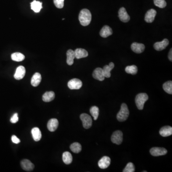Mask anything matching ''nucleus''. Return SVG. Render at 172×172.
I'll list each match as a JSON object with an SVG mask.
<instances>
[{
  "label": "nucleus",
  "mask_w": 172,
  "mask_h": 172,
  "mask_svg": "<svg viewBox=\"0 0 172 172\" xmlns=\"http://www.w3.org/2000/svg\"><path fill=\"white\" fill-rule=\"evenodd\" d=\"M81 120L82 122L83 126L84 128L88 129L91 127L92 124V120L91 117L89 115L86 113H82L80 116Z\"/></svg>",
  "instance_id": "obj_4"
},
{
  "label": "nucleus",
  "mask_w": 172,
  "mask_h": 172,
  "mask_svg": "<svg viewBox=\"0 0 172 172\" xmlns=\"http://www.w3.org/2000/svg\"><path fill=\"white\" fill-rule=\"evenodd\" d=\"M131 49L132 51L137 54H140L144 51L145 49V45L141 43H132L131 45Z\"/></svg>",
  "instance_id": "obj_14"
},
{
  "label": "nucleus",
  "mask_w": 172,
  "mask_h": 172,
  "mask_svg": "<svg viewBox=\"0 0 172 172\" xmlns=\"http://www.w3.org/2000/svg\"><path fill=\"white\" fill-rule=\"evenodd\" d=\"M169 42L167 39H164L161 42H156L154 44V48L157 51H162L166 49L169 45Z\"/></svg>",
  "instance_id": "obj_11"
},
{
  "label": "nucleus",
  "mask_w": 172,
  "mask_h": 172,
  "mask_svg": "<svg viewBox=\"0 0 172 172\" xmlns=\"http://www.w3.org/2000/svg\"><path fill=\"white\" fill-rule=\"evenodd\" d=\"M135 171V167L134 164L132 163H127L124 170V172H134Z\"/></svg>",
  "instance_id": "obj_33"
},
{
  "label": "nucleus",
  "mask_w": 172,
  "mask_h": 172,
  "mask_svg": "<svg viewBox=\"0 0 172 172\" xmlns=\"http://www.w3.org/2000/svg\"><path fill=\"white\" fill-rule=\"evenodd\" d=\"M12 141L13 143H16V144H18L21 142L20 139L18 138L16 135H13L12 136Z\"/></svg>",
  "instance_id": "obj_36"
},
{
  "label": "nucleus",
  "mask_w": 172,
  "mask_h": 172,
  "mask_svg": "<svg viewBox=\"0 0 172 172\" xmlns=\"http://www.w3.org/2000/svg\"><path fill=\"white\" fill-rule=\"evenodd\" d=\"M31 8L35 13L39 12L42 8V2L34 0L31 2Z\"/></svg>",
  "instance_id": "obj_25"
},
{
  "label": "nucleus",
  "mask_w": 172,
  "mask_h": 172,
  "mask_svg": "<svg viewBox=\"0 0 172 172\" xmlns=\"http://www.w3.org/2000/svg\"><path fill=\"white\" fill-rule=\"evenodd\" d=\"M71 150L74 153H78L81 152L82 150V147L81 144L78 142H74L70 146Z\"/></svg>",
  "instance_id": "obj_28"
},
{
  "label": "nucleus",
  "mask_w": 172,
  "mask_h": 172,
  "mask_svg": "<svg viewBox=\"0 0 172 172\" xmlns=\"http://www.w3.org/2000/svg\"><path fill=\"white\" fill-rule=\"evenodd\" d=\"M31 132H32L33 138L35 142L39 141L41 140L42 134H41V131L38 128L35 127V128H33L31 131Z\"/></svg>",
  "instance_id": "obj_22"
},
{
  "label": "nucleus",
  "mask_w": 172,
  "mask_h": 172,
  "mask_svg": "<svg viewBox=\"0 0 172 172\" xmlns=\"http://www.w3.org/2000/svg\"><path fill=\"white\" fill-rule=\"evenodd\" d=\"M119 17L120 21L124 23H127L130 20V17L128 15L126 9L121 7L119 11Z\"/></svg>",
  "instance_id": "obj_9"
},
{
  "label": "nucleus",
  "mask_w": 172,
  "mask_h": 172,
  "mask_svg": "<svg viewBox=\"0 0 172 172\" xmlns=\"http://www.w3.org/2000/svg\"><path fill=\"white\" fill-rule=\"evenodd\" d=\"M110 158L108 156H103L98 162V166L101 169H106L109 167L110 164Z\"/></svg>",
  "instance_id": "obj_12"
},
{
  "label": "nucleus",
  "mask_w": 172,
  "mask_h": 172,
  "mask_svg": "<svg viewBox=\"0 0 172 172\" xmlns=\"http://www.w3.org/2000/svg\"><path fill=\"white\" fill-rule=\"evenodd\" d=\"M26 72V69L24 66H18L16 70V73L14 74V78L16 80H22L24 77Z\"/></svg>",
  "instance_id": "obj_10"
},
{
  "label": "nucleus",
  "mask_w": 172,
  "mask_h": 172,
  "mask_svg": "<svg viewBox=\"0 0 172 172\" xmlns=\"http://www.w3.org/2000/svg\"><path fill=\"white\" fill-rule=\"evenodd\" d=\"M21 165L23 169L27 172L33 171L34 168V164L27 159H24L21 161Z\"/></svg>",
  "instance_id": "obj_8"
},
{
  "label": "nucleus",
  "mask_w": 172,
  "mask_h": 172,
  "mask_svg": "<svg viewBox=\"0 0 172 172\" xmlns=\"http://www.w3.org/2000/svg\"><path fill=\"white\" fill-rule=\"evenodd\" d=\"M90 113L95 120H97L99 115V109L97 106H92L90 109Z\"/></svg>",
  "instance_id": "obj_29"
},
{
  "label": "nucleus",
  "mask_w": 172,
  "mask_h": 172,
  "mask_svg": "<svg viewBox=\"0 0 172 172\" xmlns=\"http://www.w3.org/2000/svg\"><path fill=\"white\" fill-rule=\"evenodd\" d=\"M113 32L112 28L108 26H104L100 31V35L104 38L109 37L113 34Z\"/></svg>",
  "instance_id": "obj_17"
},
{
  "label": "nucleus",
  "mask_w": 172,
  "mask_h": 172,
  "mask_svg": "<svg viewBox=\"0 0 172 172\" xmlns=\"http://www.w3.org/2000/svg\"><path fill=\"white\" fill-rule=\"evenodd\" d=\"M172 48L170 49V51H169V55H168V58H169V59L171 61H172Z\"/></svg>",
  "instance_id": "obj_37"
},
{
  "label": "nucleus",
  "mask_w": 172,
  "mask_h": 172,
  "mask_svg": "<svg viewBox=\"0 0 172 172\" xmlns=\"http://www.w3.org/2000/svg\"><path fill=\"white\" fill-rule=\"evenodd\" d=\"M129 115V110L128 106L125 103L121 104L120 110L117 115V118L119 121H124L128 119Z\"/></svg>",
  "instance_id": "obj_2"
},
{
  "label": "nucleus",
  "mask_w": 172,
  "mask_h": 172,
  "mask_svg": "<svg viewBox=\"0 0 172 172\" xmlns=\"http://www.w3.org/2000/svg\"><path fill=\"white\" fill-rule=\"evenodd\" d=\"M74 52L75 54V58L77 59H81L88 56V52L84 49L77 48L75 50Z\"/></svg>",
  "instance_id": "obj_20"
},
{
  "label": "nucleus",
  "mask_w": 172,
  "mask_h": 172,
  "mask_svg": "<svg viewBox=\"0 0 172 172\" xmlns=\"http://www.w3.org/2000/svg\"><path fill=\"white\" fill-rule=\"evenodd\" d=\"M67 86L70 89H79L82 86V82L79 79L73 78L69 81Z\"/></svg>",
  "instance_id": "obj_6"
},
{
  "label": "nucleus",
  "mask_w": 172,
  "mask_h": 172,
  "mask_svg": "<svg viewBox=\"0 0 172 172\" xmlns=\"http://www.w3.org/2000/svg\"><path fill=\"white\" fill-rule=\"evenodd\" d=\"M164 91L168 94H172V81H168L166 82L163 86Z\"/></svg>",
  "instance_id": "obj_30"
},
{
  "label": "nucleus",
  "mask_w": 172,
  "mask_h": 172,
  "mask_svg": "<svg viewBox=\"0 0 172 172\" xmlns=\"http://www.w3.org/2000/svg\"><path fill=\"white\" fill-rule=\"evenodd\" d=\"M59 121L56 119H52L48 122V128L49 131H55L59 126Z\"/></svg>",
  "instance_id": "obj_16"
},
{
  "label": "nucleus",
  "mask_w": 172,
  "mask_h": 172,
  "mask_svg": "<svg viewBox=\"0 0 172 172\" xmlns=\"http://www.w3.org/2000/svg\"><path fill=\"white\" fill-rule=\"evenodd\" d=\"M150 152L153 156H159L166 155L167 153V151L164 148L153 147L150 150Z\"/></svg>",
  "instance_id": "obj_7"
},
{
  "label": "nucleus",
  "mask_w": 172,
  "mask_h": 172,
  "mask_svg": "<svg viewBox=\"0 0 172 172\" xmlns=\"http://www.w3.org/2000/svg\"><path fill=\"white\" fill-rule=\"evenodd\" d=\"M148 96L145 93H139L135 98V103L139 110H142L145 102L148 99Z\"/></svg>",
  "instance_id": "obj_3"
},
{
  "label": "nucleus",
  "mask_w": 172,
  "mask_h": 172,
  "mask_svg": "<svg viewBox=\"0 0 172 172\" xmlns=\"http://www.w3.org/2000/svg\"><path fill=\"white\" fill-rule=\"evenodd\" d=\"M91 13L88 9H84L81 11L78 19L82 26L86 27L91 23Z\"/></svg>",
  "instance_id": "obj_1"
},
{
  "label": "nucleus",
  "mask_w": 172,
  "mask_h": 172,
  "mask_svg": "<svg viewBox=\"0 0 172 172\" xmlns=\"http://www.w3.org/2000/svg\"><path fill=\"white\" fill-rule=\"evenodd\" d=\"M160 134L163 137H168L172 134V128L171 126H166L162 127L159 131Z\"/></svg>",
  "instance_id": "obj_21"
},
{
  "label": "nucleus",
  "mask_w": 172,
  "mask_h": 172,
  "mask_svg": "<svg viewBox=\"0 0 172 172\" xmlns=\"http://www.w3.org/2000/svg\"><path fill=\"white\" fill-rule=\"evenodd\" d=\"M156 14V11L153 9H150L147 12L145 16V21L147 23H151L155 20V17Z\"/></svg>",
  "instance_id": "obj_13"
},
{
  "label": "nucleus",
  "mask_w": 172,
  "mask_h": 172,
  "mask_svg": "<svg viewBox=\"0 0 172 172\" xmlns=\"http://www.w3.org/2000/svg\"><path fill=\"white\" fill-rule=\"evenodd\" d=\"M42 77L39 73H35L31 78V84L33 87H37L41 82Z\"/></svg>",
  "instance_id": "obj_18"
},
{
  "label": "nucleus",
  "mask_w": 172,
  "mask_h": 172,
  "mask_svg": "<svg viewBox=\"0 0 172 172\" xmlns=\"http://www.w3.org/2000/svg\"><path fill=\"white\" fill-rule=\"evenodd\" d=\"M62 159L64 163L66 164H70L73 160V157L71 154L69 152H64L62 156Z\"/></svg>",
  "instance_id": "obj_26"
},
{
  "label": "nucleus",
  "mask_w": 172,
  "mask_h": 172,
  "mask_svg": "<svg viewBox=\"0 0 172 172\" xmlns=\"http://www.w3.org/2000/svg\"><path fill=\"white\" fill-rule=\"evenodd\" d=\"M114 67V64L113 62H110L109 65H105L103 68V72L105 77L109 78L111 76L110 71Z\"/></svg>",
  "instance_id": "obj_19"
},
{
  "label": "nucleus",
  "mask_w": 172,
  "mask_h": 172,
  "mask_svg": "<svg viewBox=\"0 0 172 172\" xmlns=\"http://www.w3.org/2000/svg\"><path fill=\"white\" fill-rule=\"evenodd\" d=\"M92 76L94 78L99 81H103L105 79L102 69L100 67H98L94 70L93 72Z\"/></svg>",
  "instance_id": "obj_15"
},
{
  "label": "nucleus",
  "mask_w": 172,
  "mask_h": 172,
  "mask_svg": "<svg viewBox=\"0 0 172 172\" xmlns=\"http://www.w3.org/2000/svg\"><path fill=\"white\" fill-rule=\"evenodd\" d=\"M125 71L128 74L135 75L138 71V68L135 65L129 66L125 68Z\"/></svg>",
  "instance_id": "obj_31"
},
{
  "label": "nucleus",
  "mask_w": 172,
  "mask_h": 172,
  "mask_svg": "<svg viewBox=\"0 0 172 172\" xmlns=\"http://www.w3.org/2000/svg\"><path fill=\"white\" fill-rule=\"evenodd\" d=\"M12 59L16 62H21L25 59V56L23 54L19 52L13 53L11 55Z\"/></svg>",
  "instance_id": "obj_27"
},
{
  "label": "nucleus",
  "mask_w": 172,
  "mask_h": 172,
  "mask_svg": "<svg viewBox=\"0 0 172 172\" xmlns=\"http://www.w3.org/2000/svg\"><path fill=\"white\" fill-rule=\"evenodd\" d=\"M18 120H19V118H18V114L16 113L11 118L10 121L13 124H16V123H17Z\"/></svg>",
  "instance_id": "obj_35"
},
{
  "label": "nucleus",
  "mask_w": 172,
  "mask_h": 172,
  "mask_svg": "<svg viewBox=\"0 0 172 172\" xmlns=\"http://www.w3.org/2000/svg\"><path fill=\"white\" fill-rule=\"evenodd\" d=\"M55 94L53 91H48L45 93L42 97V99L45 102H49L54 99Z\"/></svg>",
  "instance_id": "obj_23"
},
{
  "label": "nucleus",
  "mask_w": 172,
  "mask_h": 172,
  "mask_svg": "<svg viewBox=\"0 0 172 172\" xmlns=\"http://www.w3.org/2000/svg\"><path fill=\"white\" fill-rule=\"evenodd\" d=\"M54 3L57 8L61 9L64 5V0H54Z\"/></svg>",
  "instance_id": "obj_34"
},
{
  "label": "nucleus",
  "mask_w": 172,
  "mask_h": 172,
  "mask_svg": "<svg viewBox=\"0 0 172 172\" xmlns=\"http://www.w3.org/2000/svg\"><path fill=\"white\" fill-rule=\"evenodd\" d=\"M111 140L113 143L117 145H120L123 141V134L120 131H116L113 133L111 138Z\"/></svg>",
  "instance_id": "obj_5"
},
{
  "label": "nucleus",
  "mask_w": 172,
  "mask_h": 172,
  "mask_svg": "<svg viewBox=\"0 0 172 172\" xmlns=\"http://www.w3.org/2000/svg\"><path fill=\"white\" fill-rule=\"evenodd\" d=\"M66 63L70 66H71L74 63V59L75 58V52L71 49H70L66 52Z\"/></svg>",
  "instance_id": "obj_24"
},
{
  "label": "nucleus",
  "mask_w": 172,
  "mask_h": 172,
  "mask_svg": "<svg viewBox=\"0 0 172 172\" xmlns=\"http://www.w3.org/2000/svg\"><path fill=\"white\" fill-rule=\"evenodd\" d=\"M155 5L160 8H163L167 6V3L165 0H153Z\"/></svg>",
  "instance_id": "obj_32"
}]
</instances>
